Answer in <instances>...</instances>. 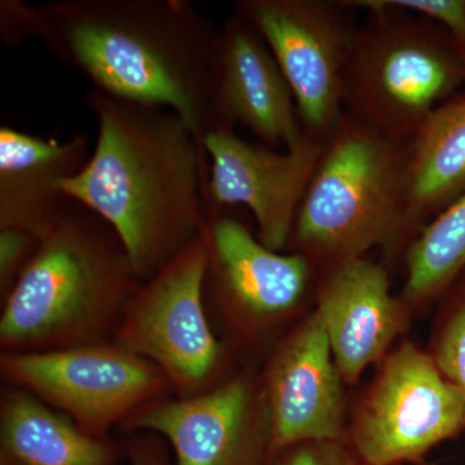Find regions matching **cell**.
Returning a JSON list of instances; mask_svg holds the SVG:
<instances>
[{
    "mask_svg": "<svg viewBox=\"0 0 465 465\" xmlns=\"http://www.w3.org/2000/svg\"><path fill=\"white\" fill-rule=\"evenodd\" d=\"M0 454L20 465H119L124 440L94 437L21 388L0 393Z\"/></svg>",
    "mask_w": 465,
    "mask_h": 465,
    "instance_id": "e0dca14e",
    "label": "cell"
},
{
    "mask_svg": "<svg viewBox=\"0 0 465 465\" xmlns=\"http://www.w3.org/2000/svg\"><path fill=\"white\" fill-rule=\"evenodd\" d=\"M143 281L112 226L79 202L41 235L2 300L0 351H48L113 341Z\"/></svg>",
    "mask_w": 465,
    "mask_h": 465,
    "instance_id": "3957f363",
    "label": "cell"
},
{
    "mask_svg": "<svg viewBox=\"0 0 465 465\" xmlns=\"http://www.w3.org/2000/svg\"><path fill=\"white\" fill-rule=\"evenodd\" d=\"M5 384L69 416L85 433L108 437L134 412L173 396L166 376L114 341L48 351H0Z\"/></svg>",
    "mask_w": 465,
    "mask_h": 465,
    "instance_id": "9c48e42d",
    "label": "cell"
},
{
    "mask_svg": "<svg viewBox=\"0 0 465 465\" xmlns=\"http://www.w3.org/2000/svg\"><path fill=\"white\" fill-rule=\"evenodd\" d=\"M260 372L271 452L304 440H344L347 382L314 309L266 351Z\"/></svg>",
    "mask_w": 465,
    "mask_h": 465,
    "instance_id": "4fadbf2b",
    "label": "cell"
},
{
    "mask_svg": "<svg viewBox=\"0 0 465 465\" xmlns=\"http://www.w3.org/2000/svg\"><path fill=\"white\" fill-rule=\"evenodd\" d=\"M326 139L304 131L296 145L281 150L244 140L234 130L208 134L206 206L246 207L259 241L283 252Z\"/></svg>",
    "mask_w": 465,
    "mask_h": 465,
    "instance_id": "7c38bea8",
    "label": "cell"
},
{
    "mask_svg": "<svg viewBox=\"0 0 465 465\" xmlns=\"http://www.w3.org/2000/svg\"><path fill=\"white\" fill-rule=\"evenodd\" d=\"M421 465H433V464H427V463H424V464H421Z\"/></svg>",
    "mask_w": 465,
    "mask_h": 465,
    "instance_id": "4316f807",
    "label": "cell"
},
{
    "mask_svg": "<svg viewBox=\"0 0 465 465\" xmlns=\"http://www.w3.org/2000/svg\"><path fill=\"white\" fill-rule=\"evenodd\" d=\"M464 432V394L427 349L403 341L376 366L344 442L363 465H421L436 446Z\"/></svg>",
    "mask_w": 465,
    "mask_h": 465,
    "instance_id": "ba28073f",
    "label": "cell"
},
{
    "mask_svg": "<svg viewBox=\"0 0 465 465\" xmlns=\"http://www.w3.org/2000/svg\"><path fill=\"white\" fill-rule=\"evenodd\" d=\"M465 272V193L434 217L405 251L401 298L410 311L440 302Z\"/></svg>",
    "mask_w": 465,
    "mask_h": 465,
    "instance_id": "d6986e66",
    "label": "cell"
},
{
    "mask_svg": "<svg viewBox=\"0 0 465 465\" xmlns=\"http://www.w3.org/2000/svg\"><path fill=\"white\" fill-rule=\"evenodd\" d=\"M41 235L23 229H0V302L7 298L32 262Z\"/></svg>",
    "mask_w": 465,
    "mask_h": 465,
    "instance_id": "603a6c76",
    "label": "cell"
},
{
    "mask_svg": "<svg viewBox=\"0 0 465 465\" xmlns=\"http://www.w3.org/2000/svg\"><path fill=\"white\" fill-rule=\"evenodd\" d=\"M97 139L87 166L63 183L105 220L143 282L198 240L206 210L203 143L171 110L91 90Z\"/></svg>",
    "mask_w": 465,
    "mask_h": 465,
    "instance_id": "7a4b0ae2",
    "label": "cell"
},
{
    "mask_svg": "<svg viewBox=\"0 0 465 465\" xmlns=\"http://www.w3.org/2000/svg\"><path fill=\"white\" fill-rule=\"evenodd\" d=\"M262 465H363L344 440H304L275 450Z\"/></svg>",
    "mask_w": 465,
    "mask_h": 465,
    "instance_id": "7402d4cb",
    "label": "cell"
},
{
    "mask_svg": "<svg viewBox=\"0 0 465 465\" xmlns=\"http://www.w3.org/2000/svg\"><path fill=\"white\" fill-rule=\"evenodd\" d=\"M39 41L112 99L180 116L203 143L226 128L215 97L220 30L189 0H52Z\"/></svg>",
    "mask_w": 465,
    "mask_h": 465,
    "instance_id": "6da1fadb",
    "label": "cell"
},
{
    "mask_svg": "<svg viewBox=\"0 0 465 465\" xmlns=\"http://www.w3.org/2000/svg\"><path fill=\"white\" fill-rule=\"evenodd\" d=\"M289 84L305 133L327 137L344 115L345 72L358 30L347 2L235 0Z\"/></svg>",
    "mask_w": 465,
    "mask_h": 465,
    "instance_id": "30bf717a",
    "label": "cell"
},
{
    "mask_svg": "<svg viewBox=\"0 0 465 465\" xmlns=\"http://www.w3.org/2000/svg\"><path fill=\"white\" fill-rule=\"evenodd\" d=\"M238 213L240 208L204 210V299L238 356L266 354L307 313L318 271L302 253L268 249Z\"/></svg>",
    "mask_w": 465,
    "mask_h": 465,
    "instance_id": "8992f818",
    "label": "cell"
},
{
    "mask_svg": "<svg viewBox=\"0 0 465 465\" xmlns=\"http://www.w3.org/2000/svg\"><path fill=\"white\" fill-rule=\"evenodd\" d=\"M39 27L38 5L21 0L0 2V39L3 45L12 47L30 38L38 39Z\"/></svg>",
    "mask_w": 465,
    "mask_h": 465,
    "instance_id": "cb8c5ba5",
    "label": "cell"
},
{
    "mask_svg": "<svg viewBox=\"0 0 465 465\" xmlns=\"http://www.w3.org/2000/svg\"><path fill=\"white\" fill-rule=\"evenodd\" d=\"M0 465H20L16 461L12 460L11 458L5 457V455L0 454Z\"/></svg>",
    "mask_w": 465,
    "mask_h": 465,
    "instance_id": "484cf974",
    "label": "cell"
},
{
    "mask_svg": "<svg viewBox=\"0 0 465 465\" xmlns=\"http://www.w3.org/2000/svg\"><path fill=\"white\" fill-rule=\"evenodd\" d=\"M207 250L201 235L154 277L142 283L113 341L161 370L173 397L216 388L242 365L210 321L204 278Z\"/></svg>",
    "mask_w": 465,
    "mask_h": 465,
    "instance_id": "52a82bcc",
    "label": "cell"
},
{
    "mask_svg": "<svg viewBox=\"0 0 465 465\" xmlns=\"http://www.w3.org/2000/svg\"><path fill=\"white\" fill-rule=\"evenodd\" d=\"M367 12L349 54L344 113L407 143L465 84V51L430 18L400 9Z\"/></svg>",
    "mask_w": 465,
    "mask_h": 465,
    "instance_id": "5b68a950",
    "label": "cell"
},
{
    "mask_svg": "<svg viewBox=\"0 0 465 465\" xmlns=\"http://www.w3.org/2000/svg\"><path fill=\"white\" fill-rule=\"evenodd\" d=\"M405 166L406 143L344 113L327 136L286 251L307 256L318 273L375 249L390 259L406 251Z\"/></svg>",
    "mask_w": 465,
    "mask_h": 465,
    "instance_id": "277c9868",
    "label": "cell"
},
{
    "mask_svg": "<svg viewBox=\"0 0 465 465\" xmlns=\"http://www.w3.org/2000/svg\"><path fill=\"white\" fill-rule=\"evenodd\" d=\"M465 193V94L434 109L406 143L409 244Z\"/></svg>",
    "mask_w": 465,
    "mask_h": 465,
    "instance_id": "ac0fdd59",
    "label": "cell"
},
{
    "mask_svg": "<svg viewBox=\"0 0 465 465\" xmlns=\"http://www.w3.org/2000/svg\"><path fill=\"white\" fill-rule=\"evenodd\" d=\"M215 97L226 128L243 125L272 148H292L304 134L295 97L273 54L237 14L219 33Z\"/></svg>",
    "mask_w": 465,
    "mask_h": 465,
    "instance_id": "9a60e30c",
    "label": "cell"
},
{
    "mask_svg": "<svg viewBox=\"0 0 465 465\" xmlns=\"http://www.w3.org/2000/svg\"><path fill=\"white\" fill-rule=\"evenodd\" d=\"M313 309L347 385H356L390 354L412 316L391 292L387 265L369 256L320 272Z\"/></svg>",
    "mask_w": 465,
    "mask_h": 465,
    "instance_id": "5bb4252c",
    "label": "cell"
},
{
    "mask_svg": "<svg viewBox=\"0 0 465 465\" xmlns=\"http://www.w3.org/2000/svg\"><path fill=\"white\" fill-rule=\"evenodd\" d=\"M427 351L465 397V272L440 299Z\"/></svg>",
    "mask_w": 465,
    "mask_h": 465,
    "instance_id": "ffe728a7",
    "label": "cell"
},
{
    "mask_svg": "<svg viewBox=\"0 0 465 465\" xmlns=\"http://www.w3.org/2000/svg\"><path fill=\"white\" fill-rule=\"evenodd\" d=\"M119 430L163 437L174 465H262L271 452V427L260 363L244 361L232 378L197 396L150 402Z\"/></svg>",
    "mask_w": 465,
    "mask_h": 465,
    "instance_id": "8fae6325",
    "label": "cell"
},
{
    "mask_svg": "<svg viewBox=\"0 0 465 465\" xmlns=\"http://www.w3.org/2000/svg\"><path fill=\"white\" fill-rule=\"evenodd\" d=\"M124 443L128 465H174L167 440L157 433H127Z\"/></svg>",
    "mask_w": 465,
    "mask_h": 465,
    "instance_id": "d4e9b609",
    "label": "cell"
},
{
    "mask_svg": "<svg viewBox=\"0 0 465 465\" xmlns=\"http://www.w3.org/2000/svg\"><path fill=\"white\" fill-rule=\"evenodd\" d=\"M351 7L400 9L440 24L465 51V0H354Z\"/></svg>",
    "mask_w": 465,
    "mask_h": 465,
    "instance_id": "44dd1931",
    "label": "cell"
},
{
    "mask_svg": "<svg viewBox=\"0 0 465 465\" xmlns=\"http://www.w3.org/2000/svg\"><path fill=\"white\" fill-rule=\"evenodd\" d=\"M92 149L84 134L63 143L0 127V229L42 235L73 200L63 183L78 176Z\"/></svg>",
    "mask_w": 465,
    "mask_h": 465,
    "instance_id": "2e32d148",
    "label": "cell"
}]
</instances>
